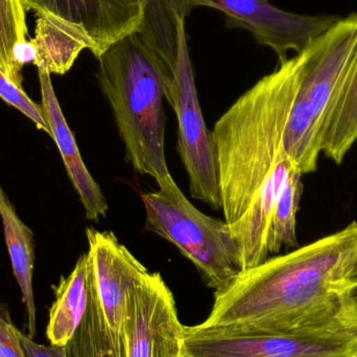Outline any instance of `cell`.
Here are the masks:
<instances>
[{
    "label": "cell",
    "instance_id": "6da1fadb",
    "mask_svg": "<svg viewBox=\"0 0 357 357\" xmlns=\"http://www.w3.org/2000/svg\"><path fill=\"white\" fill-rule=\"evenodd\" d=\"M357 222L239 273L199 328L229 335H314L357 326Z\"/></svg>",
    "mask_w": 357,
    "mask_h": 357
},
{
    "label": "cell",
    "instance_id": "7a4b0ae2",
    "mask_svg": "<svg viewBox=\"0 0 357 357\" xmlns=\"http://www.w3.org/2000/svg\"><path fill=\"white\" fill-rule=\"evenodd\" d=\"M301 54L260 79L216 121L215 149L225 222L238 220L283 152V137L299 86Z\"/></svg>",
    "mask_w": 357,
    "mask_h": 357
},
{
    "label": "cell",
    "instance_id": "3957f363",
    "mask_svg": "<svg viewBox=\"0 0 357 357\" xmlns=\"http://www.w3.org/2000/svg\"><path fill=\"white\" fill-rule=\"evenodd\" d=\"M98 60V83L112 109L127 160L157 184L169 180L163 100L173 108L174 69L137 31L111 44Z\"/></svg>",
    "mask_w": 357,
    "mask_h": 357
},
{
    "label": "cell",
    "instance_id": "277c9868",
    "mask_svg": "<svg viewBox=\"0 0 357 357\" xmlns=\"http://www.w3.org/2000/svg\"><path fill=\"white\" fill-rule=\"evenodd\" d=\"M357 44V14L337 21L302 56L299 86L283 137V152L303 175L314 173Z\"/></svg>",
    "mask_w": 357,
    "mask_h": 357
},
{
    "label": "cell",
    "instance_id": "5b68a950",
    "mask_svg": "<svg viewBox=\"0 0 357 357\" xmlns=\"http://www.w3.org/2000/svg\"><path fill=\"white\" fill-rule=\"evenodd\" d=\"M142 193L146 230L169 241L190 260L210 289L228 287L241 268V253L225 220L206 215L185 197L173 177Z\"/></svg>",
    "mask_w": 357,
    "mask_h": 357
},
{
    "label": "cell",
    "instance_id": "8992f818",
    "mask_svg": "<svg viewBox=\"0 0 357 357\" xmlns=\"http://www.w3.org/2000/svg\"><path fill=\"white\" fill-rule=\"evenodd\" d=\"M177 52L175 66V104L178 121V152L189 178L191 197L212 209L222 208L218 162L211 132L202 113L195 75L189 56L186 24L175 16Z\"/></svg>",
    "mask_w": 357,
    "mask_h": 357
},
{
    "label": "cell",
    "instance_id": "52a82bcc",
    "mask_svg": "<svg viewBox=\"0 0 357 357\" xmlns=\"http://www.w3.org/2000/svg\"><path fill=\"white\" fill-rule=\"evenodd\" d=\"M172 16L186 18L199 6L224 13L230 27L247 29L256 41L276 52L280 63L289 50L300 54L337 24L333 15L294 14L268 0H165Z\"/></svg>",
    "mask_w": 357,
    "mask_h": 357
},
{
    "label": "cell",
    "instance_id": "ba28073f",
    "mask_svg": "<svg viewBox=\"0 0 357 357\" xmlns=\"http://www.w3.org/2000/svg\"><path fill=\"white\" fill-rule=\"evenodd\" d=\"M184 357H357V326L314 335H229L185 327Z\"/></svg>",
    "mask_w": 357,
    "mask_h": 357
},
{
    "label": "cell",
    "instance_id": "9c48e42d",
    "mask_svg": "<svg viewBox=\"0 0 357 357\" xmlns=\"http://www.w3.org/2000/svg\"><path fill=\"white\" fill-rule=\"evenodd\" d=\"M185 327L162 276L149 272L128 301L123 357H184Z\"/></svg>",
    "mask_w": 357,
    "mask_h": 357
},
{
    "label": "cell",
    "instance_id": "30bf717a",
    "mask_svg": "<svg viewBox=\"0 0 357 357\" xmlns=\"http://www.w3.org/2000/svg\"><path fill=\"white\" fill-rule=\"evenodd\" d=\"M96 293L117 356L123 354V329L128 301L134 287L150 271L111 231L87 228Z\"/></svg>",
    "mask_w": 357,
    "mask_h": 357
},
{
    "label": "cell",
    "instance_id": "8fae6325",
    "mask_svg": "<svg viewBox=\"0 0 357 357\" xmlns=\"http://www.w3.org/2000/svg\"><path fill=\"white\" fill-rule=\"evenodd\" d=\"M25 10L81 33L98 58L107 47L144 26L146 0H23Z\"/></svg>",
    "mask_w": 357,
    "mask_h": 357
},
{
    "label": "cell",
    "instance_id": "7c38bea8",
    "mask_svg": "<svg viewBox=\"0 0 357 357\" xmlns=\"http://www.w3.org/2000/svg\"><path fill=\"white\" fill-rule=\"evenodd\" d=\"M38 73L41 86V106L50 127V136L56 142L68 177L85 208L86 218L98 222L100 218L106 216L108 202L100 185L90 175L84 163L75 136L54 93L50 73L46 69H38Z\"/></svg>",
    "mask_w": 357,
    "mask_h": 357
},
{
    "label": "cell",
    "instance_id": "4fadbf2b",
    "mask_svg": "<svg viewBox=\"0 0 357 357\" xmlns=\"http://www.w3.org/2000/svg\"><path fill=\"white\" fill-rule=\"evenodd\" d=\"M295 167V162L287 154L283 155L243 215L229 225L241 253L243 271L255 268L268 259V234L273 213L287 177Z\"/></svg>",
    "mask_w": 357,
    "mask_h": 357
},
{
    "label": "cell",
    "instance_id": "5bb4252c",
    "mask_svg": "<svg viewBox=\"0 0 357 357\" xmlns=\"http://www.w3.org/2000/svg\"><path fill=\"white\" fill-rule=\"evenodd\" d=\"M93 264L89 252L79 256L73 272L62 277L54 289L46 337L50 345L65 347L75 337L89 305Z\"/></svg>",
    "mask_w": 357,
    "mask_h": 357
},
{
    "label": "cell",
    "instance_id": "9a60e30c",
    "mask_svg": "<svg viewBox=\"0 0 357 357\" xmlns=\"http://www.w3.org/2000/svg\"><path fill=\"white\" fill-rule=\"evenodd\" d=\"M0 216L3 225L4 238L12 262L15 278L20 287L22 303L26 317L27 335L35 339L36 304L33 296V276L35 266V243L33 233L17 214L16 208L10 202L0 183Z\"/></svg>",
    "mask_w": 357,
    "mask_h": 357
},
{
    "label": "cell",
    "instance_id": "2e32d148",
    "mask_svg": "<svg viewBox=\"0 0 357 357\" xmlns=\"http://www.w3.org/2000/svg\"><path fill=\"white\" fill-rule=\"evenodd\" d=\"M35 50L33 63L38 69L65 75L84 50H90L88 40L79 31L54 19L37 15L35 38L31 41Z\"/></svg>",
    "mask_w": 357,
    "mask_h": 357
},
{
    "label": "cell",
    "instance_id": "e0dca14e",
    "mask_svg": "<svg viewBox=\"0 0 357 357\" xmlns=\"http://www.w3.org/2000/svg\"><path fill=\"white\" fill-rule=\"evenodd\" d=\"M357 142V44L339 100L331 115L322 154L341 165Z\"/></svg>",
    "mask_w": 357,
    "mask_h": 357
},
{
    "label": "cell",
    "instance_id": "ac0fdd59",
    "mask_svg": "<svg viewBox=\"0 0 357 357\" xmlns=\"http://www.w3.org/2000/svg\"><path fill=\"white\" fill-rule=\"evenodd\" d=\"M23 0H0V70L22 87L19 50L26 43L27 26Z\"/></svg>",
    "mask_w": 357,
    "mask_h": 357
},
{
    "label": "cell",
    "instance_id": "d6986e66",
    "mask_svg": "<svg viewBox=\"0 0 357 357\" xmlns=\"http://www.w3.org/2000/svg\"><path fill=\"white\" fill-rule=\"evenodd\" d=\"M301 173L294 167L287 177L273 213L268 234V249L270 254H278L283 247L296 248L298 245L296 225L303 184Z\"/></svg>",
    "mask_w": 357,
    "mask_h": 357
},
{
    "label": "cell",
    "instance_id": "ffe728a7",
    "mask_svg": "<svg viewBox=\"0 0 357 357\" xmlns=\"http://www.w3.org/2000/svg\"><path fill=\"white\" fill-rule=\"evenodd\" d=\"M66 347L67 357H117L98 302L94 272L87 312Z\"/></svg>",
    "mask_w": 357,
    "mask_h": 357
},
{
    "label": "cell",
    "instance_id": "44dd1931",
    "mask_svg": "<svg viewBox=\"0 0 357 357\" xmlns=\"http://www.w3.org/2000/svg\"><path fill=\"white\" fill-rule=\"evenodd\" d=\"M140 36L167 64L173 66L177 52L175 19L165 0H146V12Z\"/></svg>",
    "mask_w": 357,
    "mask_h": 357
},
{
    "label": "cell",
    "instance_id": "7402d4cb",
    "mask_svg": "<svg viewBox=\"0 0 357 357\" xmlns=\"http://www.w3.org/2000/svg\"><path fill=\"white\" fill-rule=\"evenodd\" d=\"M0 98H2L6 104L20 111L25 116L29 117L38 129L50 135V127L44 116L42 106L33 102L25 93L22 87H19L16 84L13 83L1 70H0Z\"/></svg>",
    "mask_w": 357,
    "mask_h": 357
},
{
    "label": "cell",
    "instance_id": "603a6c76",
    "mask_svg": "<svg viewBox=\"0 0 357 357\" xmlns=\"http://www.w3.org/2000/svg\"><path fill=\"white\" fill-rule=\"evenodd\" d=\"M0 356L26 357L20 341L18 331L6 303L0 304Z\"/></svg>",
    "mask_w": 357,
    "mask_h": 357
},
{
    "label": "cell",
    "instance_id": "cb8c5ba5",
    "mask_svg": "<svg viewBox=\"0 0 357 357\" xmlns=\"http://www.w3.org/2000/svg\"><path fill=\"white\" fill-rule=\"evenodd\" d=\"M20 341L26 357H67L66 346L41 345L21 331Z\"/></svg>",
    "mask_w": 357,
    "mask_h": 357
},
{
    "label": "cell",
    "instance_id": "d4e9b609",
    "mask_svg": "<svg viewBox=\"0 0 357 357\" xmlns=\"http://www.w3.org/2000/svg\"><path fill=\"white\" fill-rule=\"evenodd\" d=\"M352 298H354V303H356L357 307V279L356 280V284H354V291H352Z\"/></svg>",
    "mask_w": 357,
    "mask_h": 357
},
{
    "label": "cell",
    "instance_id": "484cf974",
    "mask_svg": "<svg viewBox=\"0 0 357 357\" xmlns=\"http://www.w3.org/2000/svg\"><path fill=\"white\" fill-rule=\"evenodd\" d=\"M354 278L357 279V264L356 266V271H354Z\"/></svg>",
    "mask_w": 357,
    "mask_h": 357
},
{
    "label": "cell",
    "instance_id": "4316f807",
    "mask_svg": "<svg viewBox=\"0 0 357 357\" xmlns=\"http://www.w3.org/2000/svg\"><path fill=\"white\" fill-rule=\"evenodd\" d=\"M0 357H1V356H0Z\"/></svg>",
    "mask_w": 357,
    "mask_h": 357
}]
</instances>
